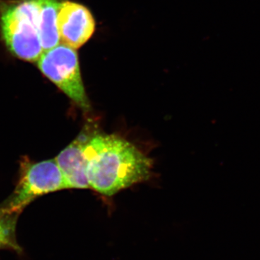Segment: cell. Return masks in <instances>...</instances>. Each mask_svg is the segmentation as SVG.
<instances>
[{
  "label": "cell",
  "mask_w": 260,
  "mask_h": 260,
  "mask_svg": "<svg viewBox=\"0 0 260 260\" xmlns=\"http://www.w3.org/2000/svg\"><path fill=\"white\" fill-rule=\"evenodd\" d=\"M7 213H5L4 210H3V208H1V206H0V215H3V214Z\"/></svg>",
  "instance_id": "9"
},
{
  "label": "cell",
  "mask_w": 260,
  "mask_h": 260,
  "mask_svg": "<svg viewBox=\"0 0 260 260\" xmlns=\"http://www.w3.org/2000/svg\"><path fill=\"white\" fill-rule=\"evenodd\" d=\"M39 9V32L44 51L59 44L57 17L59 8L64 0H37Z\"/></svg>",
  "instance_id": "7"
},
{
  "label": "cell",
  "mask_w": 260,
  "mask_h": 260,
  "mask_svg": "<svg viewBox=\"0 0 260 260\" xmlns=\"http://www.w3.org/2000/svg\"><path fill=\"white\" fill-rule=\"evenodd\" d=\"M19 214L5 213L0 215V250L9 249L21 252L15 235L17 220Z\"/></svg>",
  "instance_id": "8"
},
{
  "label": "cell",
  "mask_w": 260,
  "mask_h": 260,
  "mask_svg": "<svg viewBox=\"0 0 260 260\" xmlns=\"http://www.w3.org/2000/svg\"><path fill=\"white\" fill-rule=\"evenodd\" d=\"M38 69L83 112L91 110L82 78L79 59L74 49L64 44L44 51L37 61Z\"/></svg>",
  "instance_id": "3"
},
{
  "label": "cell",
  "mask_w": 260,
  "mask_h": 260,
  "mask_svg": "<svg viewBox=\"0 0 260 260\" xmlns=\"http://www.w3.org/2000/svg\"><path fill=\"white\" fill-rule=\"evenodd\" d=\"M88 136V133L78 135L55 158L68 189L90 188L85 174V145Z\"/></svg>",
  "instance_id": "6"
},
{
  "label": "cell",
  "mask_w": 260,
  "mask_h": 260,
  "mask_svg": "<svg viewBox=\"0 0 260 260\" xmlns=\"http://www.w3.org/2000/svg\"><path fill=\"white\" fill-rule=\"evenodd\" d=\"M85 155L89 187L105 196L148 180L151 174V159L117 135H89Z\"/></svg>",
  "instance_id": "1"
},
{
  "label": "cell",
  "mask_w": 260,
  "mask_h": 260,
  "mask_svg": "<svg viewBox=\"0 0 260 260\" xmlns=\"http://www.w3.org/2000/svg\"><path fill=\"white\" fill-rule=\"evenodd\" d=\"M0 39L14 57L37 61L44 49L37 0H0Z\"/></svg>",
  "instance_id": "2"
},
{
  "label": "cell",
  "mask_w": 260,
  "mask_h": 260,
  "mask_svg": "<svg viewBox=\"0 0 260 260\" xmlns=\"http://www.w3.org/2000/svg\"><path fill=\"white\" fill-rule=\"evenodd\" d=\"M65 189L68 186L55 159L39 162L24 160L14 191L0 206L5 213L20 214L39 197Z\"/></svg>",
  "instance_id": "4"
},
{
  "label": "cell",
  "mask_w": 260,
  "mask_h": 260,
  "mask_svg": "<svg viewBox=\"0 0 260 260\" xmlns=\"http://www.w3.org/2000/svg\"><path fill=\"white\" fill-rule=\"evenodd\" d=\"M59 40L68 47L77 49L93 37L95 21L91 12L85 5L64 0L57 17Z\"/></svg>",
  "instance_id": "5"
}]
</instances>
